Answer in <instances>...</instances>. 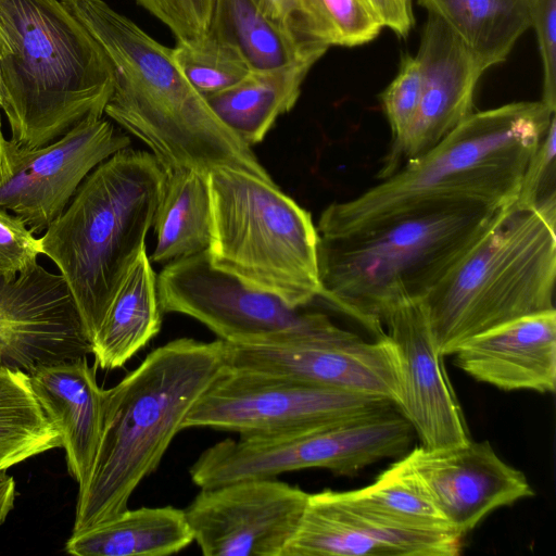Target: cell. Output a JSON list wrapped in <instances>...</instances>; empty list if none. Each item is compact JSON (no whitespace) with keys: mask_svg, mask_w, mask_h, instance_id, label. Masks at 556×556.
<instances>
[{"mask_svg":"<svg viewBox=\"0 0 556 556\" xmlns=\"http://www.w3.org/2000/svg\"><path fill=\"white\" fill-rule=\"evenodd\" d=\"M556 117L532 154L514 205L520 210L556 212Z\"/></svg>","mask_w":556,"mask_h":556,"instance_id":"cell-31","label":"cell"},{"mask_svg":"<svg viewBox=\"0 0 556 556\" xmlns=\"http://www.w3.org/2000/svg\"><path fill=\"white\" fill-rule=\"evenodd\" d=\"M192 542L185 510L167 505L127 508L106 521L72 533L65 551L76 556H165Z\"/></svg>","mask_w":556,"mask_h":556,"instance_id":"cell-21","label":"cell"},{"mask_svg":"<svg viewBox=\"0 0 556 556\" xmlns=\"http://www.w3.org/2000/svg\"><path fill=\"white\" fill-rule=\"evenodd\" d=\"M556 214L502 208L421 300L441 356L515 319L555 309Z\"/></svg>","mask_w":556,"mask_h":556,"instance_id":"cell-7","label":"cell"},{"mask_svg":"<svg viewBox=\"0 0 556 556\" xmlns=\"http://www.w3.org/2000/svg\"><path fill=\"white\" fill-rule=\"evenodd\" d=\"M258 4L269 18L298 36L296 15L299 0H258Z\"/></svg>","mask_w":556,"mask_h":556,"instance_id":"cell-37","label":"cell"},{"mask_svg":"<svg viewBox=\"0 0 556 556\" xmlns=\"http://www.w3.org/2000/svg\"><path fill=\"white\" fill-rule=\"evenodd\" d=\"M156 289L163 314L190 316L230 343L292 340L334 326L325 314L290 306L215 267L207 251L169 262Z\"/></svg>","mask_w":556,"mask_h":556,"instance_id":"cell-11","label":"cell"},{"mask_svg":"<svg viewBox=\"0 0 556 556\" xmlns=\"http://www.w3.org/2000/svg\"><path fill=\"white\" fill-rule=\"evenodd\" d=\"M11 52L10 45L7 40V37L0 27V59L7 56Z\"/></svg>","mask_w":556,"mask_h":556,"instance_id":"cell-40","label":"cell"},{"mask_svg":"<svg viewBox=\"0 0 556 556\" xmlns=\"http://www.w3.org/2000/svg\"><path fill=\"white\" fill-rule=\"evenodd\" d=\"M129 143L128 136L97 116L81 119L47 146L24 149L15 143L13 174L0 186V207L38 235L63 213L89 173Z\"/></svg>","mask_w":556,"mask_h":556,"instance_id":"cell-14","label":"cell"},{"mask_svg":"<svg viewBox=\"0 0 556 556\" xmlns=\"http://www.w3.org/2000/svg\"><path fill=\"white\" fill-rule=\"evenodd\" d=\"M383 28L364 0H299L296 34L309 42L357 47Z\"/></svg>","mask_w":556,"mask_h":556,"instance_id":"cell-29","label":"cell"},{"mask_svg":"<svg viewBox=\"0 0 556 556\" xmlns=\"http://www.w3.org/2000/svg\"><path fill=\"white\" fill-rule=\"evenodd\" d=\"M155 263H169L208 250L212 208L207 174L179 169L166 174L153 218Z\"/></svg>","mask_w":556,"mask_h":556,"instance_id":"cell-26","label":"cell"},{"mask_svg":"<svg viewBox=\"0 0 556 556\" xmlns=\"http://www.w3.org/2000/svg\"><path fill=\"white\" fill-rule=\"evenodd\" d=\"M15 142L8 140L2 130L0 115V186L3 185L13 174V151Z\"/></svg>","mask_w":556,"mask_h":556,"instance_id":"cell-39","label":"cell"},{"mask_svg":"<svg viewBox=\"0 0 556 556\" xmlns=\"http://www.w3.org/2000/svg\"><path fill=\"white\" fill-rule=\"evenodd\" d=\"M307 500L299 486L254 478L203 488L184 510L205 556H282Z\"/></svg>","mask_w":556,"mask_h":556,"instance_id":"cell-13","label":"cell"},{"mask_svg":"<svg viewBox=\"0 0 556 556\" xmlns=\"http://www.w3.org/2000/svg\"><path fill=\"white\" fill-rule=\"evenodd\" d=\"M316 62L251 71L236 85L204 97L215 115L250 147L261 142L276 119L296 103Z\"/></svg>","mask_w":556,"mask_h":556,"instance_id":"cell-23","label":"cell"},{"mask_svg":"<svg viewBox=\"0 0 556 556\" xmlns=\"http://www.w3.org/2000/svg\"><path fill=\"white\" fill-rule=\"evenodd\" d=\"M162 315L156 276L144 249L92 339L94 365L109 370L123 367L159 333Z\"/></svg>","mask_w":556,"mask_h":556,"instance_id":"cell-22","label":"cell"},{"mask_svg":"<svg viewBox=\"0 0 556 556\" xmlns=\"http://www.w3.org/2000/svg\"><path fill=\"white\" fill-rule=\"evenodd\" d=\"M554 117L555 110L542 100L472 112L434 147L379 184L329 204L318 219V236H352L441 205L509 206Z\"/></svg>","mask_w":556,"mask_h":556,"instance_id":"cell-1","label":"cell"},{"mask_svg":"<svg viewBox=\"0 0 556 556\" xmlns=\"http://www.w3.org/2000/svg\"><path fill=\"white\" fill-rule=\"evenodd\" d=\"M207 179L212 264L290 306L317 300L319 236L311 213L274 182L241 169L218 167Z\"/></svg>","mask_w":556,"mask_h":556,"instance_id":"cell-8","label":"cell"},{"mask_svg":"<svg viewBox=\"0 0 556 556\" xmlns=\"http://www.w3.org/2000/svg\"><path fill=\"white\" fill-rule=\"evenodd\" d=\"M173 56L191 86L203 97L223 91L252 71L231 45L206 34L193 42H177Z\"/></svg>","mask_w":556,"mask_h":556,"instance_id":"cell-30","label":"cell"},{"mask_svg":"<svg viewBox=\"0 0 556 556\" xmlns=\"http://www.w3.org/2000/svg\"><path fill=\"white\" fill-rule=\"evenodd\" d=\"M416 58L422 75L419 105L406 132L391 143L383 157L377 174L380 180L430 150L472 113L475 91L485 72L447 25L431 13Z\"/></svg>","mask_w":556,"mask_h":556,"instance_id":"cell-17","label":"cell"},{"mask_svg":"<svg viewBox=\"0 0 556 556\" xmlns=\"http://www.w3.org/2000/svg\"><path fill=\"white\" fill-rule=\"evenodd\" d=\"M161 21L177 42H193L208 33L215 0H136Z\"/></svg>","mask_w":556,"mask_h":556,"instance_id":"cell-33","label":"cell"},{"mask_svg":"<svg viewBox=\"0 0 556 556\" xmlns=\"http://www.w3.org/2000/svg\"><path fill=\"white\" fill-rule=\"evenodd\" d=\"M226 342V341H225ZM227 365L390 400L400 396V363L388 334L365 341L333 326L285 341L226 342Z\"/></svg>","mask_w":556,"mask_h":556,"instance_id":"cell-12","label":"cell"},{"mask_svg":"<svg viewBox=\"0 0 556 556\" xmlns=\"http://www.w3.org/2000/svg\"><path fill=\"white\" fill-rule=\"evenodd\" d=\"M413 428L395 408L309 431L265 438L225 439L203 451L189 468L203 488L308 468L354 476L380 459L402 456Z\"/></svg>","mask_w":556,"mask_h":556,"instance_id":"cell-9","label":"cell"},{"mask_svg":"<svg viewBox=\"0 0 556 556\" xmlns=\"http://www.w3.org/2000/svg\"><path fill=\"white\" fill-rule=\"evenodd\" d=\"M441 205L365 232L318 242L319 298L377 337L400 305L422 300L501 211Z\"/></svg>","mask_w":556,"mask_h":556,"instance_id":"cell-4","label":"cell"},{"mask_svg":"<svg viewBox=\"0 0 556 556\" xmlns=\"http://www.w3.org/2000/svg\"><path fill=\"white\" fill-rule=\"evenodd\" d=\"M102 48L113 70L104 114L151 150L166 174L218 167L274 182L251 147L212 111L168 48L104 0H61Z\"/></svg>","mask_w":556,"mask_h":556,"instance_id":"cell-2","label":"cell"},{"mask_svg":"<svg viewBox=\"0 0 556 556\" xmlns=\"http://www.w3.org/2000/svg\"><path fill=\"white\" fill-rule=\"evenodd\" d=\"M536 0H418L459 38L486 71L503 63L532 27Z\"/></svg>","mask_w":556,"mask_h":556,"instance_id":"cell-24","label":"cell"},{"mask_svg":"<svg viewBox=\"0 0 556 556\" xmlns=\"http://www.w3.org/2000/svg\"><path fill=\"white\" fill-rule=\"evenodd\" d=\"M328 492L344 507L394 527L452 531L404 456L371 484L353 491Z\"/></svg>","mask_w":556,"mask_h":556,"instance_id":"cell-27","label":"cell"},{"mask_svg":"<svg viewBox=\"0 0 556 556\" xmlns=\"http://www.w3.org/2000/svg\"><path fill=\"white\" fill-rule=\"evenodd\" d=\"M383 27L406 37L414 27L412 0H364Z\"/></svg>","mask_w":556,"mask_h":556,"instance_id":"cell-36","label":"cell"},{"mask_svg":"<svg viewBox=\"0 0 556 556\" xmlns=\"http://www.w3.org/2000/svg\"><path fill=\"white\" fill-rule=\"evenodd\" d=\"M42 254L39 238L15 214L0 207V271L10 275L29 274L39 265Z\"/></svg>","mask_w":556,"mask_h":556,"instance_id":"cell-34","label":"cell"},{"mask_svg":"<svg viewBox=\"0 0 556 556\" xmlns=\"http://www.w3.org/2000/svg\"><path fill=\"white\" fill-rule=\"evenodd\" d=\"M166 173L149 152L124 149L100 163L40 239L59 268L91 343L144 250Z\"/></svg>","mask_w":556,"mask_h":556,"instance_id":"cell-6","label":"cell"},{"mask_svg":"<svg viewBox=\"0 0 556 556\" xmlns=\"http://www.w3.org/2000/svg\"><path fill=\"white\" fill-rule=\"evenodd\" d=\"M453 355L477 381L505 391L554 392L556 309L521 317L478 334Z\"/></svg>","mask_w":556,"mask_h":556,"instance_id":"cell-19","label":"cell"},{"mask_svg":"<svg viewBox=\"0 0 556 556\" xmlns=\"http://www.w3.org/2000/svg\"><path fill=\"white\" fill-rule=\"evenodd\" d=\"M404 457L448 527L462 538L494 509L534 494L525 473L505 463L489 441L438 450L420 445Z\"/></svg>","mask_w":556,"mask_h":556,"instance_id":"cell-16","label":"cell"},{"mask_svg":"<svg viewBox=\"0 0 556 556\" xmlns=\"http://www.w3.org/2000/svg\"><path fill=\"white\" fill-rule=\"evenodd\" d=\"M395 407L388 399L226 366L182 421L242 438L299 433Z\"/></svg>","mask_w":556,"mask_h":556,"instance_id":"cell-10","label":"cell"},{"mask_svg":"<svg viewBox=\"0 0 556 556\" xmlns=\"http://www.w3.org/2000/svg\"><path fill=\"white\" fill-rule=\"evenodd\" d=\"M91 352L92 343L60 274L40 265L16 276L0 271V367L30 372Z\"/></svg>","mask_w":556,"mask_h":556,"instance_id":"cell-15","label":"cell"},{"mask_svg":"<svg viewBox=\"0 0 556 556\" xmlns=\"http://www.w3.org/2000/svg\"><path fill=\"white\" fill-rule=\"evenodd\" d=\"M532 27L535 29L543 68L542 101L556 111V0H536Z\"/></svg>","mask_w":556,"mask_h":556,"instance_id":"cell-35","label":"cell"},{"mask_svg":"<svg viewBox=\"0 0 556 556\" xmlns=\"http://www.w3.org/2000/svg\"><path fill=\"white\" fill-rule=\"evenodd\" d=\"M421 66L416 56L403 54L400 70L380 96L392 141H399L410 126L421 96Z\"/></svg>","mask_w":556,"mask_h":556,"instance_id":"cell-32","label":"cell"},{"mask_svg":"<svg viewBox=\"0 0 556 556\" xmlns=\"http://www.w3.org/2000/svg\"><path fill=\"white\" fill-rule=\"evenodd\" d=\"M226 366L225 341L179 338L105 389L101 439L78 485L72 533L128 508L132 492L159 467L184 419Z\"/></svg>","mask_w":556,"mask_h":556,"instance_id":"cell-3","label":"cell"},{"mask_svg":"<svg viewBox=\"0 0 556 556\" xmlns=\"http://www.w3.org/2000/svg\"><path fill=\"white\" fill-rule=\"evenodd\" d=\"M0 27L11 48L0 78L13 142L40 148L84 118L103 116L112 66L61 0H0Z\"/></svg>","mask_w":556,"mask_h":556,"instance_id":"cell-5","label":"cell"},{"mask_svg":"<svg viewBox=\"0 0 556 556\" xmlns=\"http://www.w3.org/2000/svg\"><path fill=\"white\" fill-rule=\"evenodd\" d=\"M2 104V89H1V78H0V108Z\"/></svg>","mask_w":556,"mask_h":556,"instance_id":"cell-41","label":"cell"},{"mask_svg":"<svg viewBox=\"0 0 556 556\" xmlns=\"http://www.w3.org/2000/svg\"><path fill=\"white\" fill-rule=\"evenodd\" d=\"M16 497V483L7 472L0 473V526L5 521L14 507Z\"/></svg>","mask_w":556,"mask_h":556,"instance_id":"cell-38","label":"cell"},{"mask_svg":"<svg viewBox=\"0 0 556 556\" xmlns=\"http://www.w3.org/2000/svg\"><path fill=\"white\" fill-rule=\"evenodd\" d=\"M96 368L83 356L28 372L35 396L61 435L68 472L78 485L90 472L103 427L105 389L98 384Z\"/></svg>","mask_w":556,"mask_h":556,"instance_id":"cell-20","label":"cell"},{"mask_svg":"<svg viewBox=\"0 0 556 556\" xmlns=\"http://www.w3.org/2000/svg\"><path fill=\"white\" fill-rule=\"evenodd\" d=\"M400 363L396 409L421 446L447 448L470 441L462 407L433 343L421 300L406 302L383 320Z\"/></svg>","mask_w":556,"mask_h":556,"instance_id":"cell-18","label":"cell"},{"mask_svg":"<svg viewBox=\"0 0 556 556\" xmlns=\"http://www.w3.org/2000/svg\"><path fill=\"white\" fill-rule=\"evenodd\" d=\"M210 35L233 46L252 71L317 62L327 46L300 39L269 18L258 0H215Z\"/></svg>","mask_w":556,"mask_h":556,"instance_id":"cell-25","label":"cell"},{"mask_svg":"<svg viewBox=\"0 0 556 556\" xmlns=\"http://www.w3.org/2000/svg\"><path fill=\"white\" fill-rule=\"evenodd\" d=\"M58 447L61 435L35 396L28 372L0 367V473Z\"/></svg>","mask_w":556,"mask_h":556,"instance_id":"cell-28","label":"cell"}]
</instances>
